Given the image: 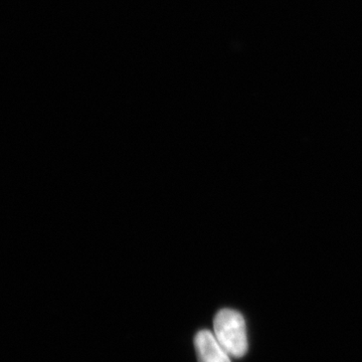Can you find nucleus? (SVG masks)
Here are the masks:
<instances>
[{
	"label": "nucleus",
	"mask_w": 362,
	"mask_h": 362,
	"mask_svg": "<svg viewBox=\"0 0 362 362\" xmlns=\"http://www.w3.org/2000/svg\"><path fill=\"white\" fill-rule=\"evenodd\" d=\"M199 362H230V356L209 330H202L194 339Z\"/></svg>",
	"instance_id": "2"
},
{
	"label": "nucleus",
	"mask_w": 362,
	"mask_h": 362,
	"mask_svg": "<svg viewBox=\"0 0 362 362\" xmlns=\"http://www.w3.org/2000/svg\"><path fill=\"white\" fill-rule=\"evenodd\" d=\"M214 337L228 356L240 358L247 351L246 323L239 312L223 309L214 322Z\"/></svg>",
	"instance_id": "1"
}]
</instances>
